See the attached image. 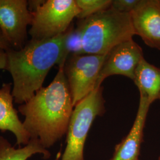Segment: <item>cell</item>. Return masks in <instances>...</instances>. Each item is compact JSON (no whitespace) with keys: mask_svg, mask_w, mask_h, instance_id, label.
<instances>
[{"mask_svg":"<svg viewBox=\"0 0 160 160\" xmlns=\"http://www.w3.org/2000/svg\"><path fill=\"white\" fill-rule=\"evenodd\" d=\"M74 108L63 68H59L51 83L21 104L18 111L25 118L23 126L30 139H38L46 149L67 134Z\"/></svg>","mask_w":160,"mask_h":160,"instance_id":"obj_1","label":"cell"},{"mask_svg":"<svg viewBox=\"0 0 160 160\" xmlns=\"http://www.w3.org/2000/svg\"><path fill=\"white\" fill-rule=\"evenodd\" d=\"M65 33L50 39H31L20 50L10 48L6 51V70L12 78V93L15 103H26L43 87L50 69L59 63Z\"/></svg>","mask_w":160,"mask_h":160,"instance_id":"obj_2","label":"cell"},{"mask_svg":"<svg viewBox=\"0 0 160 160\" xmlns=\"http://www.w3.org/2000/svg\"><path fill=\"white\" fill-rule=\"evenodd\" d=\"M77 26L82 33L84 54L107 55L114 47L135 35L130 13L111 7L78 20Z\"/></svg>","mask_w":160,"mask_h":160,"instance_id":"obj_3","label":"cell"},{"mask_svg":"<svg viewBox=\"0 0 160 160\" xmlns=\"http://www.w3.org/2000/svg\"><path fill=\"white\" fill-rule=\"evenodd\" d=\"M103 90L102 87L95 88L75 106L61 160H84V148L88 133L95 119L105 112Z\"/></svg>","mask_w":160,"mask_h":160,"instance_id":"obj_4","label":"cell"},{"mask_svg":"<svg viewBox=\"0 0 160 160\" xmlns=\"http://www.w3.org/2000/svg\"><path fill=\"white\" fill-rule=\"evenodd\" d=\"M32 12L29 34L32 39L46 40L64 33L80 10L75 0H47Z\"/></svg>","mask_w":160,"mask_h":160,"instance_id":"obj_5","label":"cell"},{"mask_svg":"<svg viewBox=\"0 0 160 160\" xmlns=\"http://www.w3.org/2000/svg\"><path fill=\"white\" fill-rule=\"evenodd\" d=\"M106 55L81 54L69 56L63 71L74 107L97 87L99 73Z\"/></svg>","mask_w":160,"mask_h":160,"instance_id":"obj_6","label":"cell"},{"mask_svg":"<svg viewBox=\"0 0 160 160\" xmlns=\"http://www.w3.org/2000/svg\"><path fill=\"white\" fill-rule=\"evenodd\" d=\"M33 14L26 0H0V30L12 49L25 46Z\"/></svg>","mask_w":160,"mask_h":160,"instance_id":"obj_7","label":"cell"},{"mask_svg":"<svg viewBox=\"0 0 160 160\" xmlns=\"http://www.w3.org/2000/svg\"><path fill=\"white\" fill-rule=\"evenodd\" d=\"M141 47L133 40L123 42L114 47L106 55L98 75L97 88L109 76L121 75L133 80L138 65L143 58Z\"/></svg>","mask_w":160,"mask_h":160,"instance_id":"obj_8","label":"cell"},{"mask_svg":"<svg viewBox=\"0 0 160 160\" xmlns=\"http://www.w3.org/2000/svg\"><path fill=\"white\" fill-rule=\"evenodd\" d=\"M130 15L135 35L147 46L160 50V0H140Z\"/></svg>","mask_w":160,"mask_h":160,"instance_id":"obj_9","label":"cell"},{"mask_svg":"<svg viewBox=\"0 0 160 160\" xmlns=\"http://www.w3.org/2000/svg\"><path fill=\"white\" fill-rule=\"evenodd\" d=\"M151 104L140 97L137 114L131 131L116 145L110 160H138L143 137V129Z\"/></svg>","mask_w":160,"mask_h":160,"instance_id":"obj_10","label":"cell"},{"mask_svg":"<svg viewBox=\"0 0 160 160\" xmlns=\"http://www.w3.org/2000/svg\"><path fill=\"white\" fill-rule=\"evenodd\" d=\"M12 86L11 83H5L0 88V131L12 132L16 137L17 145H26L30 137L14 108Z\"/></svg>","mask_w":160,"mask_h":160,"instance_id":"obj_11","label":"cell"},{"mask_svg":"<svg viewBox=\"0 0 160 160\" xmlns=\"http://www.w3.org/2000/svg\"><path fill=\"white\" fill-rule=\"evenodd\" d=\"M140 92L151 104L160 100V68L143 58L138 65L133 80Z\"/></svg>","mask_w":160,"mask_h":160,"instance_id":"obj_12","label":"cell"},{"mask_svg":"<svg viewBox=\"0 0 160 160\" xmlns=\"http://www.w3.org/2000/svg\"><path fill=\"white\" fill-rule=\"evenodd\" d=\"M36 154L43 155L45 159L51 157L38 139H30L24 147L16 149L4 138L0 137V160H27Z\"/></svg>","mask_w":160,"mask_h":160,"instance_id":"obj_13","label":"cell"},{"mask_svg":"<svg viewBox=\"0 0 160 160\" xmlns=\"http://www.w3.org/2000/svg\"><path fill=\"white\" fill-rule=\"evenodd\" d=\"M84 54L82 47V36L80 29L72 23L65 33L63 51L59 68H63L68 58L71 55Z\"/></svg>","mask_w":160,"mask_h":160,"instance_id":"obj_14","label":"cell"},{"mask_svg":"<svg viewBox=\"0 0 160 160\" xmlns=\"http://www.w3.org/2000/svg\"><path fill=\"white\" fill-rule=\"evenodd\" d=\"M112 0H75L80 9L78 20L84 19L111 7Z\"/></svg>","mask_w":160,"mask_h":160,"instance_id":"obj_15","label":"cell"},{"mask_svg":"<svg viewBox=\"0 0 160 160\" xmlns=\"http://www.w3.org/2000/svg\"><path fill=\"white\" fill-rule=\"evenodd\" d=\"M140 0H112L111 7L125 13H130L138 6Z\"/></svg>","mask_w":160,"mask_h":160,"instance_id":"obj_16","label":"cell"},{"mask_svg":"<svg viewBox=\"0 0 160 160\" xmlns=\"http://www.w3.org/2000/svg\"><path fill=\"white\" fill-rule=\"evenodd\" d=\"M45 1L43 0H30L28 1V6L29 11L34 12L37 10V8L40 7Z\"/></svg>","mask_w":160,"mask_h":160,"instance_id":"obj_17","label":"cell"},{"mask_svg":"<svg viewBox=\"0 0 160 160\" xmlns=\"http://www.w3.org/2000/svg\"><path fill=\"white\" fill-rule=\"evenodd\" d=\"M7 65V55L5 49L0 48V69H6Z\"/></svg>","mask_w":160,"mask_h":160,"instance_id":"obj_18","label":"cell"},{"mask_svg":"<svg viewBox=\"0 0 160 160\" xmlns=\"http://www.w3.org/2000/svg\"><path fill=\"white\" fill-rule=\"evenodd\" d=\"M0 48L5 49L7 51L8 49L12 48L8 42L7 41L6 38H4V35L2 33L1 30H0Z\"/></svg>","mask_w":160,"mask_h":160,"instance_id":"obj_19","label":"cell"},{"mask_svg":"<svg viewBox=\"0 0 160 160\" xmlns=\"http://www.w3.org/2000/svg\"><path fill=\"white\" fill-rule=\"evenodd\" d=\"M158 160H160V157H159V158H158Z\"/></svg>","mask_w":160,"mask_h":160,"instance_id":"obj_20","label":"cell"},{"mask_svg":"<svg viewBox=\"0 0 160 160\" xmlns=\"http://www.w3.org/2000/svg\"></svg>","mask_w":160,"mask_h":160,"instance_id":"obj_21","label":"cell"}]
</instances>
